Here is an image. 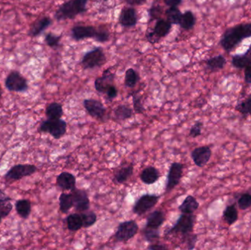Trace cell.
<instances>
[{"label":"cell","instance_id":"cell-1","mask_svg":"<svg viewBox=\"0 0 251 250\" xmlns=\"http://www.w3.org/2000/svg\"><path fill=\"white\" fill-rule=\"evenodd\" d=\"M251 37V23H243L228 28L221 37L222 48L227 52L233 51L242 41Z\"/></svg>","mask_w":251,"mask_h":250},{"label":"cell","instance_id":"cell-2","mask_svg":"<svg viewBox=\"0 0 251 250\" xmlns=\"http://www.w3.org/2000/svg\"><path fill=\"white\" fill-rule=\"evenodd\" d=\"M88 0H69L60 6L54 17L57 21L74 19L78 15L86 11Z\"/></svg>","mask_w":251,"mask_h":250},{"label":"cell","instance_id":"cell-3","mask_svg":"<svg viewBox=\"0 0 251 250\" xmlns=\"http://www.w3.org/2000/svg\"><path fill=\"white\" fill-rule=\"evenodd\" d=\"M196 220V216L194 214H182L178 217L176 224L165 234L167 236L181 234L184 237L188 236L193 233Z\"/></svg>","mask_w":251,"mask_h":250},{"label":"cell","instance_id":"cell-4","mask_svg":"<svg viewBox=\"0 0 251 250\" xmlns=\"http://www.w3.org/2000/svg\"><path fill=\"white\" fill-rule=\"evenodd\" d=\"M39 131L43 133H49L54 139H59L66 133L67 123L61 118H48L41 123Z\"/></svg>","mask_w":251,"mask_h":250},{"label":"cell","instance_id":"cell-5","mask_svg":"<svg viewBox=\"0 0 251 250\" xmlns=\"http://www.w3.org/2000/svg\"><path fill=\"white\" fill-rule=\"evenodd\" d=\"M106 62V56L101 47H97L87 52L82 57V66L84 69L100 67Z\"/></svg>","mask_w":251,"mask_h":250},{"label":"cell","instance_id":"cell-6","mask_svg":"<svg viewBox=\"0 0 251 250\" xmlns=\"http://www.w3.org/2000/svg\"><path fill=\"white\" fill-rule=\"evenodd\" d=\"M138 229V225L134 220L124 222L118 227L115 239L119 242H128L137 234Z\"/></svg>","mask_w":251,"mask_h":250},{"label":"cell","instance_id":"cell-7","mask_svg":"<svg viewBox=\"0 0 251 250\" xmlns=\"http://www.w3.org/2000/svg\"><path fill=\"white\" fill-rule=\"evenodd\" d=\"M4 85L8 91L13 92H23L28 90L26 79L18 71H12L6 78Z\"/></svg>","mask_w":251,"mask_h":250},{"label":"cell","instance_id":"cell-8","mask_svg":"<svg viewBox=\"0 0 251 250\" xmlns=\"http://www.w3.org/2000/svg\"><path fill=\"white\" fill-rule=\"evenodd\" d=\"M37 167L33 164H16L4 176L6 181H18L36 173Z\"/></svg>","mask_w":251,"mask_h":250},{"label":"cell","instance_id":"cell-9","mask_svg":"<svg viewBox=\"0 0 251 250\" xmlns=\"http://www.w3.org/2000/svg\"><path fill=\"white\" fill-rule=\"evenodd\" d=\"M159 198L160 197L158 195H150V194L142 195L136 201L135 204L133 206V213L138 216L146 214L157 204Z\"/></svg>","mask_w":251,"mask_h":250},{"label":"cell","instance_id":"cell-10","mask_svg":"<svg viewBox=\"0 0 251 250\" xmlns=\"http://www.w3.org/2000/svg\"><path fill=\"white\" fill-rule=\"evenodd\" d=\"M184 165L181 163L174 162L170 166L168 171V178H167L166 192L172 191L176 186H178L182 177Z\"/></svg>","mask_w":251,"mask_h":250},{"label":"cell","instance_id":"cell-11","mask_svg":"<svg viewBox=\"0 0 251 250\" xmlns=\"http://www.w3.org/2000/svg\"><path fill=\"white\" fill-rule=\"evenodd\" d=\"M72 197H73L74 207L76 211L79 212L89 210L91 202H90L88 194L85 190L82 189H76L75 188L72 191Z\"/></svg>","mask_w":251,"mask_h":250},{"label":"cell","instance_id":"cell-12","mask_svg":"<svg viewBox=\"0 0 251 250\" xmlns=\"http://www.w3.org/2000/svg\"><path fill=\"white\" fill-rule=\"evenodd\" d=\"M83 105L88 114L94 118L101 120L105 115L106 108L102 103L98 100H84Z\"/></svg>","mask_w":251,"mask_h":250},{"label":"cell","instance_id":"cell-13","mask_svg":"<svg viewBox=\"0 0 251 250\" xmlns=\"http://www.w3.org/2000/svg\"><path fill=\"white\" fill-rule=\"evenodd\" d=\"M212 157V151L209 146L195 148L191 153L192 159L197 167H203L207 164Z\"/></svg>","mask_w":251,"mask_h":250},{"label":"cell","instance_id":"cell-14","mask_svg":"<svg viewBox=\"0 0 251 250\" xmlns=\"http://www.w3.org/2000/svg\"><path fill=\"white\" fill-rule=\"evenodd\" d=\"M115 75L112 73L110 70H104V73L101 77L97 78L94 82V86L95 89L99 92L101 93H105L107 89L110 88L111 85H113L114 82Z\"/></svg>","mask_w":251,"mask_h":250},{"label":"cell","instance_id":"cell-15","mask_svg":"<svg viewBox=\"0 0 251 250\" xmlns=\"http://www.w3.org/2000/svg\"><path fill=\"white\" fill-rule=\"evenodd\" d=\"M97 32V28L92 26L77 25L72 29V38L75 41H81L86 38H94Z\"/></svg>","mask_w":251,"mask_h":250},{"label":"cell","instance_id":"cell-16","mask_svg":"<svg viewBox=\"0 0 251 250\" xmlns=\"http://www.w3.org/2000/svg\"><path fill=\"white\" fill-rule=\"evenodd\" d=\"M57 186L64 191H72L76 188V178L69 172H63L57 177Z\"/></svg>","mask_w":251,"mask_h":250},{"label":"cell","instance_id":"cell-17","mask_svg":"<svg viewBox=\"0 0 251 250\" xmlns=\"http://www.w3.org/2000/svg\"><path fill=\"white\" fill-rule=\"evenodd\" d=\"M119 22L125 27H131L137 23V12L133 7H125L121 12Z\"/></svg>","mask_w":251,"mask_h":250},{"label":"cell","instance_id":"cell-18","mask_svg":"<svg viewBox=\"0 0 251 250\" xmlns=\"http://www.w3.org/2000/svg\"><path fill=\"white\" fill-rule=\"evenodd\" d=\"M160 177V173L156 167L149 166L140 173V179L145 184L151 185L156 183Z\"/></svg>","mask_w":251,"mask_h":250},{"label":"cell","instance_id":"cell-19","mask_svg":"<svg viewBox=\"0 0 251 250\" xmlns=\"http://www.w3.org/2000/svg\"><path fill=\"white\" fill-rule=\"evenodd\" d=\"M51 24V19L49 17H43L34 22L29 29L28 35L30 37H37Z\"/></svg>","mask_w":251,"mask_h":250},{"label":"cell","instance_id":"cell-20","mask_svg":"<svg viewBox=\"0 0 251 250\" xmlns=\"http://www.w3.org/2000/svg\"><path fill=\"white\" fill-rule=\"evenodd\" d=\"M199 208V203L196 198L192 195H188L178 206V210L182 214H194L195 211H197Z\"/></svg>","mask_w":251,"mask_h":250},{"label":"cell","instance_id":"cell-21","mask_svg":"<svg viewBox=\"0 0 251 250\" xmlns=\"http://www.w3.org/2000/svg\"><path fill=\"white\" fill-rule=\"evenodd\" d=\"M165 220V214L162 211H154L147 217L146 227L159 229L163 225Z\"/></svg>","mask_w":251,"mask_h":250},{"label":"cell","instance_id":"cell-22","mask_svg":"<svg viewBox=\"0 0 251 250\" xmlns=\"http://www.w3.org/2000/svg\"><path fill=\"white\" fill-rule=\"evenodd\" d=\"M239 214L235 204L227 205L223 213V218L228 226H231L237 223Z\"/></svg>","mask_w":251,"mask_h":250},{"label":"cell","instance_id":"cell-23","mask_svg":"<svg viewBox=\"0 0 251 250\" xmlns=\"http://www.w3.org/2000/svg\"><path fill=\"white\" fill-rule=\"evenodd\" d=\"M206 67L212 72L222 70L226 64V59L222 54L211 57L206 61Z\"/></svg>","mask_w":251,"mask_h":250},{"label":"cell","instance_id":"cell-24","mask_svg":"<svg viewBox=\"0 0 251 250\" xmlns=\"http://www.w3.org/2000/svg\"><path fill=\"white\" fill-rule=\"evenodd\" d=\"M133 172H134V167L132 164L121 167L115 173V182H117L118 183H125L131 177Z\"/></svg>","mask_w":251,"mask_h":250},{"label":"cell","instance_id":"cell-25","mask_svg":"<svg viewBox=\"0 0 251 250\" xmlns=\"http://www.w3.org/2000/svg\"><path fill=\"white\" fill-rule=\"evenodd\" d=\"M172 24L168 20L159 19L155 24L153 32L158 38H164L166 36L171 29Z\"/></svg>","mask_w":251,"mask_h":250},{"label":"cell","instance_id":"cell-26","mask_svg":"<svg viewBox=\"0 0 251 250\" xmlns=\"http://www.w3.org/2000/svg\"><path fill=\"white\" fill-rule=\"evenodd\" d=\"M16 210L19 217L23 219H27L30 215L31 203L29 200L23 199L16 201Z\"/></svg>","mask_w":251,"mask_h":250},{"label":"cell","instance_id":"cell-27","mask_svg":"<svg viewBox=\"0 0 251 250\" xmlns=\"http://www.w3.org/2000/svg\"><path fill=\"white\" fill-rule=\"evenodd\" d=\"M67 227L70 231L76 232L82 227V220L81 214H71L66 218Z\"/></svg>","mask_w":251,"mask_h":250},{"label":"cell","instance_id":"cell-28","mask_svg":"<svg viewBox=\"0 0 251 250\" xmlns=\"http://www.w3.org/2000/svg\"><path fill=\"white\" fill-rule=\"evenodd\" d=\"M63 114V106L57 102L51 103L46 109V115L50 119L61 118Z\"/></svg>","mask_w":251,"mask_h":250},{"label":"cell","instance_id":"cell-29","mask_svg":"<svg viewBox=\"0 0 251 250\" xmlns=\"http://www.w3.org/2000/svg\"><path fill=\"white\" fill-rule=\"evenodd\" d=\"M196 23V19L193 12L187 10L185 13H182L179 25L182 29L185 30H190L194 27Z\"/></svg>","mask_w":251,"mask_h":250},{"label":"cell","instance_id":"cell-30","mask_svg":"<svg viewBox=\"0 0 251 250\" xmlns=\"http://www.w3.org/2000/svg\"><path fill=\"white\" fill-rule=\"evenodd\" d=\"M60 210L63 214H66L74 207V201L72 194L62 193L59 198Z\"/></svg>","mask_w":251,"mask_h":250},{"label":"cell","instance_id":"cell-31","mask_svg":"<svg viewBox=\"0 0 251 250\" xmlns=\"http://www.w3.org/2000/svg\"><path fill=\"white\" fill-rule=\"evenodd\" d=\"M167 20L171 24H179L182 13L177 7H170L165 12Z\"/></svg>","mask_w":251,"mask_h":250},{"label":"cell","instance_id":"cell-32","mask_svg":"<svg viewBox=\"0 0 251 250\" xmlns=\"http://www.w3.org/2000/svg\"><path fill=\"white\" fill-rule=\"evenodd\" d=\"M132 114V110L126 105L118 106L114 110L115 117L119 120H128L131 118Z\"/></svg>","mask_w":251,"mask_h":250},{"label":"cell","instance_id":"cell-33","mask_svg":"<svg viewBox=\"0 0 251 250\" xmlns=\"http://www.w3.org/2000/svg\"><path fill=\"white\" fill-rule=\"evenodd\" d=\"M235 110L244 117L251 115V94L246 99L236 105Z\"/></svg>","mask_w":251,"mask_h":250},{"label":"cell","instance_id":"cell-34","mask_svg":"<svg viewBox=\"0 0 251 250\" xmlns=\"http://www.w3.org/2000/svg\"><path fill=\"white\" fill-rule=\"evenodd\" d=\"M80 214L82 220V227L88 228L95 225L97 222V215L94 211H90L88 210V211L81 212Z\"/></svg>","mask_w":251,"mask_h":250},{"label":"cell","instance_id":"cell-35","mask_svg":"<svg viewBox=\"0 0 251 250\" xmlns=\"http://www.w3.org/2000/svg\"><path fill=\"white\" fill-rule=\"evenodd\" d=\"M138 80V75L134 69L128 68L126 71L125 84L127 88H134L137 85Z\"/></svg>","mask_w":251,"mask_h":250},{"label":"cell","instance_id":"cell-36","mask_svg":"<svg viewBox=\"0 0 251 250\" xmlns=\"http://www.w3.org/2000/svg\"><path fill=\"white\" fill-rule=\"evenodd\" d=\"M250 63V60L245 55V54H235L233 56L231 60L233 66L238 69L245 68Z\"/></svg>","mask_w":251,"mask_h":250},{"label":"cell","instance_id":"cell-37","mask_svg":"<svg viewBox=\"0 0 251 250\" xmlns=\"http://www.w3.org/2000/svg\"><path fill=\"white\" fill-rule=\"evenodd\" d=\"M143 234L145 239L150 243H153L160 237L159 229L151 228V227H145Z\"/></svg>","mask_w":251,"mask_h":250},{"label":"cell","instance_id":"cell-38","mask_svg":"<svg viewBox=\"0 0 251 250\" xmlns=\"http://www.w3.org/2000/svg\"><path fill=\"white\" fill-rule=\"evenodd\" d=\"M237 204H238L239 208L242 211L249 209L251 207V194L248 191L245 193L240 194L237 200Z\"/></svg>","mask_w":251,"mask_h":250},{"label":"cell","instance_id":"cell-39","mask_svg":"<svg viewBox=\"0 0 251 250\" xmlns=\"http://www.w3.org/2000/svg\"><path fill=\"white\" fill-rule=\"evenodd\" d=\"M10 201H11V198L0 201V217L1 218L7 217L11 212L13 205Z\"/></svg>","mask_w":251,"mask_h":250},{"label":"cell","instance_id":"cell-40","mask_svg":"<svg viewBox=\"0 0 251 250\" xmlns=\"http://www.w3.org/2000/svg\"><path fill=\"white\" fill-rule=\"evenodd\" d=\"M132 101L134 111L137 114H143L145 112V108L142 103L141 95H139L137 92H134L132 94Z\"/></svg>","mask_w":251,"mask_h":250},{"label":"cell","instance_id":"cell-41","mask_svg":"<svg viewBox=\"0 0 251 250\" xmlns=\"http://www.w3.org/2000/svg\"><path fill=\"white\" fill-rule=\"evenodd\" d=\"M94 39L100 43L107 42L110 39V32H109L108 29L103 27V26H100L97 29V32H96Z\"/></svg>","mask_w":251,"mask_h":250},{"label":"cell","instance_id":"cell-42","mask_svg":"<svg viewBox=\"0 0 251 250\" xmlns=\"http://www.w3.org/2000/svg\"><path fill=\"white\" fill-rule=\"evenodd\" d=\"M61 38L62 35H54V34L50 32V33H47L46 35L45 42L51 48H56L60 44Z\"/></svg>","mask_w":251,"mask_h":250},{"label":"cell","instance_id":"cell-43","mask_svg":"<svg viewBox=\"0 0 251 250\" xmlns=\"http://www.w3.org/2000/svg\"><path fill=\"white\" fill-rule=\"evenodd\" d=\"M203 123L201 121H196L195 124L192 126L190 130V136L192 138H196L201 135L202 128H203Z\"/></svg>","mask_w":251,"mask_h":250},{"label":"cell","instance_id":"cell-44","mask_svg":"<svg viewBox=\"0 0 251 250\" xmlns=\"http://www.w3.org/2000/svg\"><path fill=\"white\" fill-rule=\"evenodd\" d=\"M162 15V7L161 6L153 5L149 10V16L151 19H161Z\"/></svg>","mask_w":251,"mask_h":250},{"label":"cell","instance_id":"cell-45","mask_svg":"<svg viewBox=\"0 0 251 250\" xmlns=\"http://www.w3.org/2000/svg\"><path fill=\"white\" fill-rule=\"evenodd\" d=\"M187 239V249L193 250L196 248V244L198 241V236L196 234L190 233L188 236H184Z\"/></svg>","mask_w":251,"mask_h":250},{"label":"cell","instance_id":"cell-46","mask_svg":"<svg viewBox=\"0 0 251 250\" xmlns=\"http://www.w3.org/2000/svg\"><path fill=\"white\" fill-rule=\"evenodd\" d=\"M108 99L113 100L118 95V91L114 85H111L105 92Z\"/></svg>","mask_w":251,"mask_h":250},{"label":"cell","instance_id":"cell-47","mask_svg":"<svg viewBox=\"0 0 251 250\" xmlns=\"http://www.w3.org/2000/svg\"><path fill=\"white\" fill-rule=\"evenodd\" d=\"M245 81L246 83L251 85V62L245 68Z\"/></svg>","mask_w":251,"mask_h":250},{"label":"cell","instance_id":"cell-48","mask_svg":"<svg viewBox=\"0 0 251 250\" xmlns=\"http://www.w3.org/2000/svg\"><path fill=\"white\" fill-rule=\"evenodd\" d=\"M146 38H147L148 41L149 42L151 43V44H155V43H157L158 41H159L160 38H158L156 36V34L153 32H149L147 34H146Z\"/></svg>","mask_w":251,"mask_h":250},{"label":"cell","instance_id":"cell-49","mask_svg":"<svg viewBox=\"0 0 251 250\" xmlns=\"http://www.w3.org/2000/svg\"><path fill=\"white\" fill-rule=\"evenodd\" d=\"M164 1L168 7H177L182 2V0H164Z\"/></svg>","mask_w":251,"mask_h":250},{"label":"cell","instance_id":"cell-50","mask_svg":"<svg viewBox=\"0 0 251 250\" xmlns=\"http://www.w3.org/2000/svg\"><path fill=\"white\" fill-rule=\"evenodd\" d=\"M148 250H167L168 249V247L165 245H160V244H153V245H150V246L148 247Z\"/></svg>","mask_w":251,"mask_h":250},{"label":"cell","instance_id":"cell-51","mask_svg":"<svg viewBox=\"0 0 251 250\" xmlns=\"http://www.w3.org/2000/svg\"><path fill=\"white\" fill-rule=\"evenodd\" d=\"M127 4L131 6L142 5L146 2V0H126Z\"/></svg>","mask_w":251,"mask_h":250},{"label":"cell","instance_id":"cell-52","mask_svg":"<svg viewBox=\"0 0 251 250\" xmlns=\"http://www.w3.org/2000/svg\"><path fill=\"white\" fill-rule=\"evenodd\" d=\"M9 198H9L8 196H7V195H6L4 192L0 190V201H2V200L9 199Z\"/></svg>","mask_w":251,"mask_h":250},{"label":"cell","instance_id":"cell-53","mask_svg":"<svg viewBox=\"0 0 251 250\" xmlns=\"http://www.w3.org/2000/svg\"><path fill=\"white\" fill-rule=\"evenodd\" d=\"M244 54L245 55L248 57V59H249V60L251 62V44L250 46H249V49H248L247 51H246V52L244 53Z\"/></svg>","mask_w":251,"mask_h":250},{"label":"cell","instance_id":"cell-54","mask_svg":"<svg viewBox=\"0 0 251 250\" xmlns=\"http://www.w3.org/2000/svg\"><path fill=\"white\" fill-rule=\"evenodd\" d=\"M1 95H2V90H1V88L0 87V99H1Z\"/></svg>","mask_w":251,"mask_h":250},{"label":"cell","instance_id":"cell-55","mask_svg":"<svg viewBox=\"0 0 251 250\" xmlns=\"http://www.w3.org/2000/svg\"><path fill=\"white\" fill-rule=\"evenodd\" d=\"M248 192H249V193L251 194V188H250V189H249V190H248Z\"/></svg>","mask_w":251,"mask_h":250},{"label":"cell","instance_id":"cell-56","mask_svg":"<svg viewBox=\"0 0 251 250\" xmlns=\"http://www.w3.org/2000/svg\"><path fill=\"white\" fill-rule=\"evenodd\" d=\"M1 219L2 218H1V217H0V224H1Z\"/></svg>","mask_w":251,"mask_h":250},{"label":"cell","instance_id":"cell-57","mask_svg":"<svg viewBox=\"0 0 251 250\" xmlns=\"http://www.w3.org/2000/svg\"><path fill=\"white\" fill-rule=\"evenodd\" d=\"M250 242H251V233Z\"/></svg>","mask_w":251,"mask_h":250},{"label":"cell","instance_id":"cell-58","mask_svg":"<svg viewBox=\"0 0 251 250\" xmlns=\"http://www.w3.org/2000/svg\"><path fill=\"white\" fill-rule=\"evenodd\" d=\"M0 15H1V10H0Z\"/></svg>","mask_w":251,"mask_h":250}]
</instances>
